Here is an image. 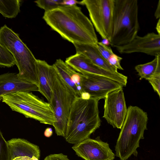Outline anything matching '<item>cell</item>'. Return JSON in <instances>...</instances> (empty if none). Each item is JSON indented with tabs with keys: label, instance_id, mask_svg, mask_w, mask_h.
I'll list each match as a JSON object with an SVG mask.
<instances>
[{
	"label": "cell",
	"instance_id": "cell-1",
	"mask_svg": "<svg viewBox=\"0 0 160 160\" xmlns=\"http://www.w3.org/2000/svg\"><path fill=\"white\" fill-rule=\"evenodd\" d=\"M43 18L53 30L73 44H96L98 42L91 21L77 5L61 6L45 12Z\"/></svg>",
	"mask_w": 160,
	"mask_h": 160
},
{
	"label": "cell",
	"instance_id": "cell-2",
	"mask_svg": "<svg viewBox=\"0 0 160 160\" xmlns=\"http://www.w3.org/2000/svg\"><path fill=\"white\" fill-rule=\"evenodd\" d=\"M99 101L92 98L88 100L75 98L69 113L64 137L67 142L78 143L90 138L100 127Z\"/></svg>",
	"mask_w": 160,
	"mask_h": 160
},
{
	"label": "cell",
	"instance_id": "cell-3",
	"mask_svg": "<svg viewBox=\"0 0 160 160\" xmlns=\"http://www.w3.org/2000/svg\"><path fill=\"white\" fill-rule=\"evenodd\" d=\"M146 112L136 106H129L115 146V156L120 160H127L132 155L137 157L141 139L147 129Z\"/></svg>",
	"mask_w": 160,
	"mask_h": 160
},
{
	"label": "cell",
	"instance_id": "cell-4",
	"mask_svg": "<svg viewBox=\"0 0 160 160\" xmlns=\"http://www.w3.org/2000/svg\"><path fill=\"white\" fill-rule=\"evenodd\" d=\"M139 29L137 0H114L111 39L113 47L123 45L137 35Z\"/></svg>",
	"mask_w": 160,
	"mask_h": 160
},
{
	"label": "cell",
	"instance_id": "cell-5",
	"mask_svg": "<svg viewBox=\"0 0 160 160\" xmlns=\"http://www.w3.org/2000/svg\"><path fill=\"white\" fill-rule=\"evenodd\" d=\"M0 98L12 110L22 114L26 118L52 126L56 122L51 104L31 92H18L1 95Z\"/></svg>",
	"mask_w": 160,
	"mask_h": 160
},
{
	"label": "cell",
	"instance_id": "cell-6",
	"mask_svg": "<svg viewBox=\"0 0 160 160\" xmlns=\"http://www.w3.org/2000/svg\"><path fill=\"white\" fill-rule=\"evenodd\" d=\"M0 43L12 54L18 68L19 77L38 86L36 59L18 34L4 25L0 28Z\"/></svg>",
	"mask_w": 160,
	"mask_h": 160
},
{
	"label": "cell",
	"instance_id": "cell-7",
	"mask_svg": "<svg viewBox=\"0 0 160 160\" xmlns=\"http://www.w3.org/2000/svg\"><path fill=\"white\" fill-rule=\"evenodd\" d=\"M52 89L53 96L51 105L56 119L53 126L58 136L64 137L69 113L76 96L64 82L55 68Z\"/></svg>",
	"mask_w": 160,
	"mask_h": 160
},
{
	"label": "cell",
	"instance_id": "cell-8",
	"mask_svg": "<svg viewBox=\"0 0 160 160\" xmlns=\"http://www.w3.org/2000/svg\"><path fill=\"white\" fill-rule=\"evenodd\" d=\"M91 22L103 40L110 41L112 32L114 0H83Z\"/></svg>",
	"mask_w": 160,
	"mask_h": 160
},
{
	"label": "cell",
	"instance_id": "cell-9",
	"mask_svg": "<svg viewBox=\"0 0 160 160\" xmlns=\"http://www.w3.org/2000/svg\"><path fill=\"white\" fill-rule=\"evenodd\" d=\"M122 88L112 91L104 99L103 117L114 128L121 129L127 108Z\"/></svg>",
	"mask_w": 160,
	"mask_h": 160
},
{
	"label": "cell",
	"instance_id": "cell-10",
	"mask_svg": "<svg viewBox=\"0 0 160 160\" xmlns=\"http://www.w3.org/2000/svg\"><path fill=\"white\" fill-rule=\"evenodd\" d=\"M72 148L76 154L84 160H113L115 155L107 142L98 137L90 138L74 144Z\"/></svg>",
	"mask_w": 160,
	"mask_h": 160
},
{
	"label": "cell",
	"instance_id": "cell-11",
	"mask_svg": "<svg viewBox=\"0 0 160 160\" xmlns=\"http://www.w3.org/2000/svg\"><path fill=\"white\" fill-rule=\"evenodd\" d=\"M82 74V92H88L91 98L99 100L104 99L109 92L123 87L119 82L106 77L86 73Z\"/></svg>",
	"mask_w": 160,
	"mask_h": 160
},
{
	"label": "cell",
	"instance_id": "cell-12",
	"mask_svg": "<svg viewBox=\"0 0 160 160\" xmlns=\"http://www.w3.org/2000/svg\"><path fill=\"white\" fill-rule=\"evenodd\" d=\"M65 62L76 72L83 74L89 73L106 77L125 87L128 77L119 72H111L97 66L83 54L76 53L66 59Z\"/></svg>",
	"mask_w": 160,
	"mask_h": 160
},
{
	"label": "cell",
	"instance_id": "cell-13",
	"mask_svg": "<svg viewBox=\"0 0 160 160\" xmlns=\"http://www.w3.org/2000/svg\"><path fill=\"white\" fill-rule=\"evenodd\" d=\"M115 47L121 54L141 52L155 57L160 54V35L153 32L137 35L129 42Z\"/></svg>",
	"mask_w": 160,
	"mask_h": 160
},
{
	"label": "cell",
	"instance_id": "cell-14",
	"mask_svg": "<svg viewBox=\"0 0 160 160\" xmlns=\"http://www.w3.org/2000/svg\"><path fill=\"white\" fill-rule=\"evenodd\" d=\"M38 91L37 84L21 79L18 73L8 72L0 75V96L18 92Z\"/></svg>",
	"mask_w": 160,
	"mask_h": 160
},
{
	"label": "cell",
	"instance_id": "cell-15",
	"mask_svg": "<svg viewBox=\"0 0 160 160\" xmlns=\"http://www.w3.org/2000/svg\"><path fill=\"white\" fill-rule=\"evenodd\" d=\"M36 69L38 91L51 104L53 96V75L54 68L52 65L49 64L45 61L37 59Z\"/></svg>",
	"mask_w": 160,
	"mask_h": 160
},
{
	"label": "cell",
	"instance_id": "cell-16",
	"mask_svg": "<svg viewBox=\"0 0 160 160\" xmlns=\"http://www.w3.org/2000/svg\"><path fill=\"white\" fill-rule=\"evenodd\" d=\"M76 97H80L82 74L68 65L61 59H57L52 65Z\"/></svg>",
	"mask_w": 160,
	"mask_h": 160
},
{
	"label": "cell",
	"instance_id": "cell-17",
	"mask_svg": "<svg viewBox=\"0 0 160 160\" xmlns=\"http://www.w3.org/2000/svg\"><path fill=\"white\" fill-rule=\"evenodd\" d=\"M7 142L10 159L20 155H25L31 158L35 156L39 159L40 151L38 146L25 139L20 138H13Z\"/></svg>",
	"mask_w": 160,
	"mask_h": 160
},
{
	"label": "cell",
	"instance_id": "cell-18",
	"mask_svg": "<svg viewBox=\"0 0 160 160\" xmlns=\"http://www.w3.org/2000/svg\"><path fill=\"white\" fill-rule=\"evenodd\" d=\"M76 53H81L97 66L106 70L114 72H118L117 69L111 66L102 57L96 44L73 43Z\"/></svg>",
	"mask_w": 160,
	"mask_h": 160
},
{
	"label": "cell",
	"instance_id": "cell-19",
	"mask_svg": "<svg viewBox=\"0 0 160 160\" xmlns=\"http://www.w3.org/2000/svg\"><path fill=\"white\" fill-rule=\"evenodd\" d=\"M155 57L150 62L135 66V69L138 73L140 80L144 79L148 80L156 74L160 72V54Z\"/></svg>",
	"mask_w": 160,
	"mask_h": 160
},
{
	"label": "cell",
	"instance_id": "cell-20",
	"mask_svg": "<svg viewBox=\"0 0 160 160\" xmlns=\"http://www.w3.org/2000/svg\"><path fill=\"white\" fill-rule=\"evenodd\" d=\"M20 0H0V13L4 17L15 18L20 12Z\"/></svg>",
	"mask_w": 160,
	"mask_h": 160
},
{
	"label": "cell",
	"instance_id": "cell-21",
	"mask_svg": "<svg viewBox=\"0 0 160 160\" xmlns=\"http://www.w3.org/2000/svg\"><path fill=\"white\" fill-rule=\"evenodd\" d=\"M15 65L16 62L12 55L0 43V67L10 68Z\"/></svg>",
	"mask_w": 160,
	"mask_h": 160
},
{
	"label": "cell",
	"instance_id": "cell-22",
	"mask_svg": "<svg viewBox=\"0 0 160 160\" xmlns=\"http://www.w3.org/2000/svg\"><path fill=\"white\" fill-rule=\"evenodd\" d=\"M63 0H38L34 2L40 8L47 12L62 6Z\"/></svg>",
	"mask_w": 160,
	"mask_h": 160
},
{
	"label": "cell",
	"instance_id": "cell-23",
	"mask_svg": "<svg viewBox=\"0 0 160 160\" xmlns=\"http://www.w3.org/2000/svg\"><path fill=\"white\" fill-rule=\"evenodd\" d=\"M0 160H10L9 150L7 142L0 130Z\"/></svg>",
	"mask_w": 160,
	"mask_h": 160
},
{
	"label": "cell",
	"instance_id": "cell-24",
	"mask_svg": "<svg viewBox=\"0 0 160 160\" xmlns=\"http://www.w3.org/2000/svg\"><path fill=\"white\" fill-rule=\"evenodd\" d=\"M97 46L101 55L107 61L110 57L114 53L110 47L102 42H98Z\"/></svg>",
	"mask_w": 160,
	"mask_h": 160
},
{
	"label": "cell",
	"instance_id": "cell-25",
	"mask_svg": "<svg viewBox=\"0 0 160 160\" xmlns=\"http://www.w3.org/2000/svg\"><path fill=\"white\" fill-rule=\"evenodd\" d=\"M155 92L158 96H160V72L156 74L151 78L148 80Z\"/></svg>",
	"mask_w": 160,
	"mask_h": 160
},
{
	"label": "cell",
	"instance_id": "cell-26",
	"mask_svg": "<svg viewBox=\"0 0 160 160\" xmlns=\"http://www.w3.org/2000/svg\"><path fill=\"white\" fill-rule=\"evenodd\" d=\"M122 59L121 57L114 53L110 57L107 61L111 66L117 69L123 70L120 64L121 61Z\"/></svg>",
	"mask_w": 160,
	"mask_h": 160
},
{
	"label": "cell",
	"instance_id": "cell-27",
	"mask_svg": "<svg viewBox=\"0 0 160 160\" xmlns=\"http://www.w3.org/2000/svg\"><path fill=\"white\" fill-rule=\"evenodd\" d=\"M44 160H70L67 155L62 153L53 154L46 156Z\"/></svg>",
	"mask_w": 160,
	"mask_h": 160
},
{
	"label": "cell",
	"instance_id": "cell-28",
	"mask_svg": "<svg viewBox=\"0 0 160 160\" xmlns=\"http://www.w3.org/2000/svg\"><path fill=\"white\" fill-rule=\"evenodd\" d=\"M77 4L83 5L82 1H79L75 0H63L62 5L65 6H73Z\"/></svg>",
	"mask_w": 160,
	"mask_h": 160
},
{
	"label": "cell",
	"instance_id": "cell-29",
	"mask_svg": "<svg viewBox=\"0 0 160 160\" xmlns=\"http://www.w3.org/2000/svg\"><path fill=\"white\" fill-rule=\"evenodd\" d=\"M10 160H39V159L35 156L31 158L26 156L21 155L11 158Z\"/></svg>",
	"mask_w": 160,
	"mask_h": 160
},
{
	"label": "cell",
	"instance_id": "cell-30",
	"mask_svg": "<svg viewBox=\"0 0 160 160\" xmlns=\"http://www.w3.org/2000/svg\"><path fill=\"white\" fill-rule=\"evenodd\" d=\"M154 16L157 19H160V0H159L154 12Z\"/></svg>",
	"mask_w": 160,
	"mask_h": 160
},
{
	"label": "cell",
	"instance_id": "cell-31",
	"mask_svg": "<svg viewBox=\"0 0 160 160\" xmlns=\"http://www.w3.org/2000/svg\"><path fill=\"white\" fill-rule=\"evenodd\" d=\"M53 131L52 129L50 128H46L44 132V135L47 137H50L52 135Z\"/></svg>",
	"mask_w": 160,
	"mask_h": 160
},
{
	"label": "cell",
	"instance_id": "cell-32",
	"mask_svg": "<svg viewBox=\"0 0 160 160\" xmlns=\"http://www.w3.org/2000/svg\"><path fill=\"white\" fill-rule=\"evenodd\" d=\"M80 98L84 100H88L91 98V96L87 92H82L81 94Z\"/></svg>",
	"mask_w": 160,
	"mask_h": 160
},
{
	"label": "cell",
	"instance_id": "cell-33",
	"mask_svg": "<svg viewBox=\"0 0 160 160\" xmlns=\"http://www.w3.org/2000/svg\"><path fill=\"white\" fill-rule=\"evenodd\" d=\"M156 29L158 34L160 35V19H159L157 23Z\"/></svg>",
	"mask_w": 160,
	"mask_h": 160
},
{
	"label": "cell",
	"instance_id": "cell-34",
	"mask_svg": "<svg viewBox=\"0 0 160 160\" xmlns=\"http://www.w3.org/2000/svg\"><path fill=\"white\" fill-rule=\"evenodd\" d=\"M1 100H2V99L0 98V102L1 101Z\"/></svg>",
	"mask_w": 160,
	"mask_h": 160
}]
</instances>
